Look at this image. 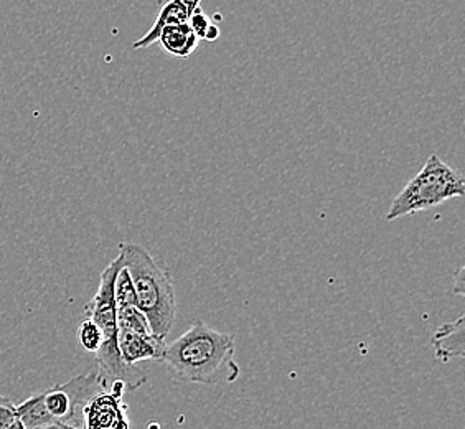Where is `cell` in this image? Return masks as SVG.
<instances>
[{
  "label": "cell",
  "instance_id": "obj_1",
  "mask_svg": "<svg viewBox=\"0 0 465 429\" xmlns=\"http://www.w3.org/2000/svg\"><path fill=\"white\" fill-rule=\"evenodd\" d=\"M161 362L185 384H232L242 374L234 360V335L215 331L203 321L193 322L179 339L165 344Z\"/></svg>",
  "mask_w": 465,
  "mask_h": 429
},
{
  "label": "cell",
  "instance_id": "obj_2",
  "mask_svg": "<svg viewBox=\"0 0 465 429\" xmlns=\"http://www.w3.org/2000/svg\"><path fill=\"white\" fill-rule=\"evenodd\" d=\"M123 268V258L117 254L108 268L103 271L98 291L86 304V317L94 322L103 334V344L96 352L99 382L106 392L123 396L125 390H135L145 384L147 376L139 374L134 367L127 365L117 347V307L114 299V281L119 269Z\"/></svg>",
  "mask_w": 465,
  "mask_h": 429
},
{
  "label": "cell",
  "instance_id": "obj_3",
  "mask_svg": "<svg viewBox=\"0 0 465 429\" xmlns=\"http://www.w3.org/2000/svg\"><path fill=\"white\" fill-rule=\"evenodd\" d=\"M119 254L134 286L135 304L145 315L153 335L165 339L177 314L175 287L169 269L134 243H121Z\"/></svg>",
  "mask_w": 465,
  "mask_h": 429
},
{
  "label": "cell",
  "instance_id": "obj_4",
  "mask_svg": "<svg viewBox=\"0 0 465 429\" xmlns=\"http://www.w3.org/2000/svg\"><path fill=\"white\" fill-rule=\"evenodd\" d=\"M103 390L98 372L73 376L66 384L50 386L20 403L15 406V414L27 429H42L52 424L83 429L84 406Z\"/></svg>",
  "mask_w": 465,
  "mask_h": 429
},
{
  "label": "cell",
  "instance_id": "obj_5",
  "mask_svg": "<svg viewBox=\"0 0 465 429\" xmlns=\"http://www.w3.org/2000/svg\"><path fill=\"white\" fill-rule=\"evenodd\" d=\"M464 194L465 180L459 170L432 154L424 162L422 169L391 202L390 210L386 212V222H394L406 214H420L450 198H462Z\"/></svg>",
  "mask_w": 465,
  "mask_h": 429
},
{
  "label": "cell",
  "instance_id": "obj_6",
  "mask_svg": "<svg viewBox=\"0 0 465 429\" xmlns=\"http://www.w3.org/2000/svg\"><path fill=\"white\" fill-rule=\"evenodd\" d=\"M86 429H131L125 416L123 396L111 392H99L83 410Z\"/></svg>",
  "mask_w": 465,
  "mask_h": 429
},
{
  "label": "cell",
  "instance_id": "obj_7",
  "mask_svg": "<svg viewBox=\"0 0 465 429\" xmlns=\"http://www.w3.org/2000/svg\"><path fill=\"white\" fill-rule=\"evenodd\" d=\"M117 347L125 364L134 367L135 364L145 360L161 362L165 349V339L153 334L145 335L127 329H117Z\"/></svg>",
  "mask_w": 465,
  "mask_h": 429
},
{
  "label": "cell",
  "instance_id": "obj_8",
  "mask_svg": "<svg viewBox=\"0 0 465 429\" xmlns=\"http://www.w3.org/2000/svg\"><path fill=\"white\" fill-rule=\"evenodd\" d=\"M200 4H202V0H167L159 10L153 27L149 28V32L145 35L135 40L133 48L141 50V48H147V46L157 44L162 28L187 24L188 18L195 12V9L200 7Z\"/></svg>",
  "mask_w": 465,
  "mask_h": 429
},
{
  "label": "cell",
  "instance_id": "obj_9",
  "mask_svg": "<svg viewBox=\"0 0 465 429\" xmlns=\"http://www.w3.org/2000/svg\"><path fill=\"white\" fill-rule=\"evenodd\" d=\"M464 322L465 315L462 314L457 317L456 321L440 325L434 334L432 347H434L436 358L440 362L465 357Z\"/></svg>",
  "mask_w": 465,
  "mask_h": 429
},
{
  "label": "cell",
  "instance_id": "obj_10",
  "mask_svg": "<svg viewBox=\"0 0 465 429\" xmlns=\"http://www.w3.org/2000/svg\"><path fill=\"white\" fill-rule=\"evenodd\" d=\"M162 50L175 58H188L197 52L200 40L188 24L163 27L157 38Z\"/></svg>",
  "mask_w": 465,
  "mask_h": 429
},
{
  "label": "cell",
  "instance_id": "obj_11",
  "mask_svg": "<svg viewBox=\"0 0 465 429\" xmlns=\"http://www.w3.org/2000/svg\"><path fill=\"white\" fill-rule=\"evenodd\" d=\"M117 329H127V331L139 332L145 335L153 334L145 315L135 304L117 307Z\"/></svg>",
  "mask_w": 465,
  "mask_h": 429
},
{
  "label": "cell",
  "instance_id": "obj_12",
  "mask_svg": "<svg viewBox=\"0 0 465 429\" xmlns=\"http://www.w3.org/2000/svg\"><path fill=\"white\" fill-rule=\"evenodd\" d=\"M187 24L193 30V34L197 35L198 40L215 42L220 38V28L200 7L190 15Z\"/></svg>",
  "mask_w": 465,
  "mask_h": 429
},
{
  "label": "cell",
  "instance_id": "obj_13",
  "mask_svg": "<svg viewBox=\"0 0 465 429\" xmlns=\"http://www.w3.org/2000/svg\"><path fill=\"white\" fill-rule=\"evenodd\" d=\"M114 299H116V307L135 304L134 286L124 266L119 269L114 281Z\"/></svg>",
  "mask_w": 465,
  "mask_h": 429
},
{
  "label": "cell",
  "instance_id": "obj_14",
  "mask_svg": "<svg viewBox=\"0 0 465 429\" xmlns=\"http://www.w3.org/2000/svg\"><path fill=\"white\" fill-rule=\"evenodd\" d=\"M78 337H80L81 347L91 354H96L103 344L101 329L91 319L81 322Z\"/></svg>",
  "mask_w": 465,
  "mask_h": 429
},
{
  "label": "cell",
  "instance_id": "obj_15",
  "mask_svg": "<svg viewBox=\"0 0 465 429\" xmlns=\"http://www.w3.org/2000/svg\"><path fill=\"white\" fill-rule=\"evenodd\" d=\"M15 406L12 400L0 394V429H5L10 421L15 420Z\"/></svg>",
  "mask_w": 465,
  "mask_h": 429
},
{
  "label": "cell",
  "instance_id": "obj_16",
  "mask_svg": "<svg viewBox=\"0 0 465 429\" xmlns=\"http://www.w3.org/2000/svg\"><path fill=\"white\" fill-rule=\"evenodd\" d=\"M465 268L457 271L456 277H454V284H452V294L464 295L465 293Z\"/></svg>",
  "mask_w": 465,
  "mask_h": 429
},
{
  "label": "cell",
  "instance_id": "obj_17",
  "mask_svg": "<svg viewBox=\"0 0 465 429\" xmlns=\"http://www.w3.org/2000/svg\"><path fill=\"white\" fill-rule=\"evenodd\" d=\"M42 429H70V426H66V424H52V426H45V428Z\"/></svg>",
  "mask_w": 465,
  "mask_h": 429
},
{
  "label": "cell",
  "instance_id": "obj_18",
  "mask_svg": "<svg viewBox=\"0 0 465 429\" xmlns=\"http://www.w3.org/2000/svg\"><path fill=\"white\" fill-rule=\"evenodd\" d=\"M70 429H78V428H72V426H70Z\"/></svg>",
  "mask_w": 465,
  "mask_h": 429
}]
</instances>
